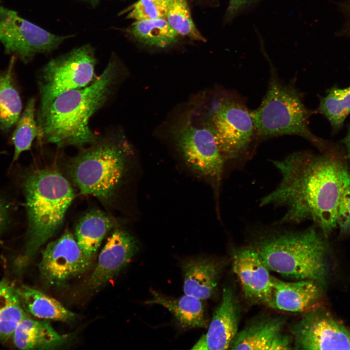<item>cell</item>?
<instances>
[{
	"instance_id": "obj_35",
	"label": "cell",
	"mask_w": 350,
	"mask_h": 350,
	"mask_svg": "<svg viewBox=\"0 0 350 350\" xmlns=\"http://www.w3.org/2000/svg\"><path fill=\"white\" fill-rule=\"evenodd\" d=\"M76 0L87 2L90 4H91L92 6H95L98 3L99 0Z\"/></svg>"
},
{
	"instance_id": "obj_12",
	"label": "cell",
	"mask_w": 350,
	"mask_h": 350,
	"mask_svg": "<svg viewBox=\"0 0 350 350\" xmlns=\"http://www.w3.org/2000/svg\"><path fill=\"white\" fill-rule=\"evenodd\" d=\"M290 328L294 349L350 350V332L319 309H311Z\"/></svg>"
},
{
	"instance_id": "obj_29",
	"label": "cell",
	"mask_w": 350,
	"mask_h": 350,
	"mask_svg": "<svg viewBox=\"0 0 350 350\" xmlns=\"http://www.w3.org/2000/svg\"><path fill=\"white\" fill-rule=\"evenodd\" d=\"M171 0H139L129 7L126 18L135 20L165 18Z\"/></svg>"
},
{
	"instance_id": "obj_36",
	"label": "cell",
	"mask_w": 350,
	"mask_h": 350,
	"mask_svg": "<svg viewBox=\"0 0 350 350\" xmlns=\"http://www.w3.org/2000/svg\"><path fill=\"white\" fill-rule=\"evenodd\" d=\"M348 147L349 150V156L350 157V131L348 138Z\"/></svg>"
},
{
	"instance_id": "obj_20",
	"label": "cell",
	"mask_w": 350,
	"mask_h": 350,
	"mask_svg": "<svg viewBox=\"0 0 350 350\" xmlns=\"http://www.w3.org/2000/svg\"><path fill=\"white\" fill-rule=\"evenodd\" d=\"M285 323V318L279 316L256 319L238 332L229 349L270 350L274 339Z\"/></svg>"
},
{
	"instance_id": "obj_4",
	"label": "cell",
	"mask_w": 350,
	"mask_h": 350,
	"mask_svg": "<svg viewBox=\"0 0 350 350\" xmlns=\"http://www.w3.org/2000/svg\"><path fill=\"white\" fill-rule=\"evenodd\" d=\"M131 150L121 136L98 138L68 162L66 171L79 193L113 205L126 176Z\"/></svg>"
},
{
	"instance_id": "obj_25",
	"label": "cell",
	"mask_w": 350,
	"mask_h": 350,
	"mask_svg": "<svg viewBox=\"0 0 350 350\" xmlns=\"http://www.w3.org/2000/svg\"><path fill=\"white\" fill-rule=\"evenodd\" d=\"M29 315L24 310L16 288L7 280L0 281V340L11 338L21 320Z\"/></svg>"
},
{
	"instance_id": "obj_2",
	"label": "cell",
	"mask_w": 350,
	"mask_h": 350,
	"mask_svg": "<svg viewBox=\"0 0 350 350\" xmlns=\"http://www.w3.org/2000/svg\"><path fill=\"white\" fill-rule=\"evenodd\" d=\"M120 74L119 63L111 58L90 85L58 95L47 108L39 111L37 136L58 147L81 146L95 141L98 137L90 130L88 122L112 94Z\"/></svg>"
},
{
	"instance_id": "obj_14",
	"label": "cell",
	"mask_w": 350,
	"mask_h": 350,
	"mask_svg": "<svg viewBox=\"0 0 350 350\" xmlns=\"http://www.w3.org/2000/svg\"><path fill=\"white\" fill-rule=\"evenodd\" d=\"M232 268L245 298L254 303L267 305L272 285V276L254 247L233 251Z\"/></svg>"
},
{
	"instance_id": "obj_17",
	"label": "cell",
	"mask_w": 350,
	"mask_h": 350,
	"mask_svg": "<svg viewBox=\"0 0 350 350\" xmlns=\"http://www.w3.org/2000/svg\"><path fill=\"white\" fill-rule=\"evenodd\" d=\"M182 270L185 295L202 300L214 294L221 270L217 262L206 257L190 258L182 264Z\"/></svg>"
},
{
	"instance_id": "obj_26",
	"label": "cell",
	"mask_w": 350,
	"mask_h": 350,
	"mask_svg": "<svg viewBox=\"0 0 350 350\" xmlns=\"http://www.w3.org/2000/svg\"><path fill=\"white\" fill-rule=\"evenodd\" d=\"M35 103L30 98L22 115L17 123L11 139L14 146L13 162L17 160L21 154L31 149L32 142L38 135V126L35 120Z\"/></svg>"
},
{
	"instance_id": "obj_11",
	"label": "cell",
	"mask_w": 350,
	"mask_h": 350,
	"mask_svg": "<svg viewBox=\"0 0 350 350\" xmlns=\"http://www.w3.org/2000/svg\"><path fill=\"white\" fill-rule=\"evenodd\" d=\"M91 261L81 250L74 235L67 230L42 251L39 264L40 275L47 285L62 286L87 271Z\"/></svg>"
},
{
	"instance_id": "obj_23",
	"label": "cell",
	"mask_w": 350,
	"mask_h": 350,
	"mask_svg": "<svg viewBox=\"0 0 350 350\" xmlns=\"http://www.w3.org/2000/svg\"><path fill=\"white\" fill-rule=\"evenodd\" d=\"M15 60L13 55L8 67L0 73V129L4 132L17 124L22 109L20 97L14 78Z\"/></svg>"
},
{
	"instance_id": "obj_19",
	"label": "cell",
	"mask_w": 350,
	"mask_h": 350,
	"mask_svg": "<svg viewBox=\"0 0 350 350\" xmlns=\"http://www.w3.org/2000/svg\"><path fill=\"white\" fill-rule=\"evenodd\" d=\"M115 226L108 214L99 210L87 212L78 221L74 237L85 255L92 260L106 235Z\"/></svg>"
},
{
	"instance_id": "obj_5",
	"label": "cell",
	"mask_w": 350,
	"mask_h": 350,
	"mask_svg": "<svg viewBox=\"0 0 350 350\" xmlns=\"http://www.w3.org/2000/svg\"><path fill=\"white\" fill-rule=\"evenodd\" d=\"M254 248L270 271L319 284L325 278V245L313 228L268 235L257 242Z\"/></svg>"
},
{
	"instance_id": "obj_10",
	"label": "cell",
	"mask_w": 350,
	"mask_h": 350,
	"mask_svg": "<svg viewBox=\"0 0 350 350\" xmlns=\"http://www.w3.org/2000/svg\"><path fill=\"white\" fill-rule=\"evenodd\" d=\"M176 145L186 163L216 183L221 179L225 159L207 124L187 122L173 131Z\"/></svg>"
},
{
	"instance_id": "obj_31",
	"label": "cell",
	"mask_w": 350,
	"mask_h": 350,
	"mask_svg": "<svg viewBox=\"0 0 350 350\" xmlns=\"http://www.w3.org/2000/svg\"><path fill=\"white\" fill-rule=\"evenodd\" d=\"M293 342L292 336L280 332L274 339L270 350L292 349Z\"/></svg>"
},
{
	"instance_id": "obj_24",
	"label": "cell",
	"mask_w": 350,
	"mask_h": 350,
	"mask_svg": "<svg viewBox=\"0 0 350 350\" xmlns=\"http://www.w3.org/2000/svg\"><path fill=\"white\" fill-rule=\"evenodd\" d=\"M127 32L138 42L161 49L175 43L178 35L165 18L135 20Z\"/></svg>"
},
{
	"instance_id": "obj_27",
	"label": "cell",
	"mask_w": 350,
	"mask_h": 350,
	"mask_svg": "<svg viewBox=\"0 0 350 350\" xmlns=\"http://www.w3.org/2000/svg\"><path fill=\"white\" fill-rule=\"evenodd\" d=\"M165 19L178 35L206 41L193 21L187 0H171Z\"/></svg>"
},
{
	"instance_id": "obj_21",
	"label": "cell",
	"mask_w": 350,
	"mask_h": 350,
	"mask_svg": "<svg viewBox=\"0 0 350 350\" xmlns=\"http://www.w3.org/2000/svg\"><path fill=\"white\" fill-rule=\"evenodd\" d=\"M16 290L24 310L34 317L64 322H73L78 317L59 301L37 289L21 285Z\"/></svg>"
},
{
	"instance_id": "obj_30",
	"label": "cell",
	"mask_w": 350,
	"mask_h": 350,
	"mask_svg": "<svg viewBox=\"0 0 350 350\" xmlns=\"http://www.w3.org/2000/svg\"><path fill=\"white\" fill-rule=\"evenodd\" d=\"M337 225L343 230H350V180L346 184L341 195L337 212Z\"/></svg>"
},
{
	"instance_id": "obj_15",
	"label": "cell",
	"mask_w": 350,
	"mask_h": 350,
	"mask_svg": "<svg viewBox=\"0 0 350 350\" xmlns=\"http://www.w3.org/2000/svg\"><path fill=\"white\" fill-rule=\"evenodd\" d=\"M240 307L233 290L224 288L222 300L215 310L205 334L192 348L198 350H221L229 348L237 334Z\"/></svg>"
},
{
	"instance_id": "obj_28",
	"label": "cell",
	"mask_w": 350,
	"mask_h": 350,
	"mask_svg": "<svg viewBox=\"0 0 350 350\" xmlns=\"http://www.w3.org/2000/svg\"><path fill=\"white\" fill-rule=\"evenodd\" d=\"M319 109L332 125L340 126L350 114V86L330 90L321 101Z\"/></svg>"
},
{
	"instance_id": "obj_32",
	"label": "cell",
	"mask_w": 350,
	"mask_h": 350,
	"mask_svg": "<svg viewBox=\"0 0 350 350\" xmlns=\"http://www.w3.org/2000/svg\"><path fill=\"white\" fill-rule=\"evenodd\" d=\"M252 0H229L228 8L229 17H233Z\"/></svg>"
},
{
	"instance_id": "obj_3",
	"label": "cell",
	"mask_w": 350,
	"mask_h": 350,
	"mask_svg": "<svg viewBox=\"0 0 350 350\" xmlns=\"http://www.w3.org/2000/svg\"><path fill=\"white\" fill-rule=\"evenodd\" d=\"M24 192L28 228L24 254L17 260L21 269L60 228L75 196L70 180L57 170L49 168L28 175Z\"/></svg>"
},
{
	"instance_id": "obj_9",
	"label": "cell",
	"mask_w": 350,
	"mask_h": 350,
	"mask_svg": "<svg viewBox=\"0 0 350 350\" xmlns=\"http://www.w3.org/2000/svg\"><path fill=\"white\" fill-rule=\"evenodd\" d=\"M72 35H58L22 18L16 11L0 6V40L7 53L23 62L38 53L51 52Z\"/></svg>"
},
{
	"instance_id": "obj_6",
	"label": "cell",
	"mask_w": 350,
	"mask_h": 350,
	"mask_svg": "<svg viewBox=\"0 0 350 350\" xmlns=\"http://www.w3.org/2000/svg\"><path fill=\"white\" fill-rule=\"evenodd\" d=\"M250 114L255 132L261 138L297 135L316 141L308 127L309 113L299 93L280 82L273 72L261 105Z\"/></svg>"
},
{
	"instance_id": "obj_16",
	"label": "cell",
	"mask_w": 350,
	"mask_h": 350,
	"mask_svg": "<svg viewBox=\"0 0 350 350\" xmlns=\"http://www.w3.org/2000/svg\"><path fill=\"white\" fill-rule=\"evenodd\" d=\"M320 297L319 283L311 280L286 282L272 277L271 295L267 305L290 312L312 309Z\"/></svg>"
},
{
	"instance_id": "obj_7",
	"label": "cell",
	"mask_w": 350,
	"mask_h": 350,
	"mask_svg": "<svg viewBox=\"0 0 350 350\" xmlns=\"http://www.w3.org/2000/svg\"><path fill=\"white\" fill-rule=\"evenodd\" d=\"M96 62L94 50L88 44L49 61L43 69L39 82L40 111L60 94L88 85L94 79Z\"/></svg>"
},
{
	"instance_id": "obj_34",
	"label": "cell",
	"mask_w": 350,
	"mask_h": 350,
	"mask_svg": "<svg viewBox=\"0 0 350 350\" xmlns=\"http://www.w3.org/2000/svg\"><path fill=\"white\" fill-rule=\"evenodd\" d=\"M345 12L347 15V19H348V28L350 31V1L347 3L345 6Z\"/></svg>"
},
{
	"instance_id": "obj_13",
	"label": "cell",
	"mask_w": 350,
	"mask_h": 350,
	"mask_svg": "<svg viewBox=\"0 0 350 350\" xmlns=\"http://www.w3.org/2000/svg\"><path fill=\"white\" fill-rule=\"evenodd\" d=\"M138 242L128 231L116 228L107 238L89 279L93 290L98 289L125 268L139 250Z\"/></svg>"
},
{
	"instance_id": "obj_22",
	"label": "cell",
	"mask_w": 350,
	"mask_h": 350,
	"mask_svg": "<svg viewBox=\"0 0 350 350\" xmlns=\"http://www.w3.org/2000/svg\"><path fill=\"white\" fill-rule=\"evenodd\" d=\"M152 294L153 298L148 301L147 303L159 304L167 309L182 327H207L201 299L187 295L179 298H172L154 291Z\"/></svg>"
},
{
	"instance_id": "obj_1",
	"label": "cell",
	"mask_w": 350,
	"mask_h": 350,
	"mask_svg": "<svg viewBox=\"0 0 350 350\" xmlns=\"http://www.w3.org/2000/svg\"><path fill=\"white\" fill-rule=\"evenodd\" d=\"M273 162L281 179L274 191L262 199L261 205L284 207L286 211L280 224L311 219L326 233L335 228L341 195L350 180L342 164L299 152Z\"/></svg>"
},
{
	"instance_id": "obj_18",
	"label": "cell",
	"mask_w": 350,
	"mask_h": 350,
	"mask_svg": "<svg viewBox=\"0 0 350 350\" xmlns=\"http://www.w3.org/2000/svg\"><path fill=\"white\" fill-rule=\"evenodd\" d=\"M13 343L20 350H57L63 346L69 337L61 334L48 320H35L29 315L16 328Z\"/></svg>"
},
{
	"instance_id": "obj_33",
	"label": "cell",
	"mask_w": 350,
	"mask_h": 350,
	"mask_svg": "<svg viewBox=\"0 0 350 350\" xmlns=\"http://www.w3.org/2000/svg\"><path fill=\"white\" fill-rule=\"evenodd\" d=\"M5 220V212L4 209L0 202V232L4 225Z\"/></svg>"
},
{
	"instance_id": "obj_8",
	"label": "cell",
	"mask_w": 350,
	"mask_h": 350,
	"mask_svg": "<svg viewBox=\"0 0 350 350\" xmlns=\"http://www.w3.org/2000/svg\"><path fill=\"white\" fill-rule=\"evenodd\" d=\"M207 124L225 159L237 158L248 148L254 127L250 112L240 101L223 99L212 108Z\"/></svg>"
}]
</instances>
